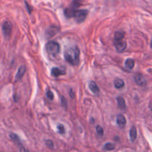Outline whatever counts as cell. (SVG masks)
Segmentation results:
<instances>
[{"instance_id":"6da1fadb","label":"cell","mask_w":152,"mask_h":152,"mask_svg":"<svg viewBox=\"0 0 152 152\" xmlns=\"http://www.w3.org/2000/svg\"><path fill=\"white\" fill-rule=\"evenodd\" d=\"M80 54V49L77 46H74V47L70 48H68L65 50V58L68 63L74 65H77L79 62Z\"/></svg>"},{"instance_id":"7a4b0ae2","label":"cell","mask_w":152,"mask_h":152,"mask_svg":"<svg viewBox=\"0 0 152 152\" xmlns=\"http://www.w3.org/2000/svg\"><path fill=\"white\" fill-rule=\"evenodd\" d=\"M46 50L50 56H55L60 51V45L56 42L50 41L46 45Z\"/></svg>"},{"instance_id":"3957f363","label":"cell","mask_w":152,"mask_h":152,"mask_svg":"<svg viewBox=\"0 0 152 152\" xmlns=\"http://www.w3.org/2000/svg\"><path fill=\"white\" fill-rule=\"evenodd\" d=\"M88 13V12L87 10H75L74 17L75 18L76 21H77V22H82L86 19Z\"/></svg>"},{"instance_id":"277c9868","label":"cell","mask_w":152,"mask_h":152,"mask_svg":"<svg viewBox=\"0 0 152 152\" xmlns=\"http://www.w3.org/2000/svg\"><path fill=\"white\" fill-rule=\"evenodd\" d=\"M3 34L6 37H8L10 35L12 31V24L10 22H5L2 25Z\"/></svg>"},{"instance_id":"5b68a950","label":"cell","mask_w":152,"mask_h":152,"mask_svg":"<svg viewBox=\"0 0 152 152\" xmlns=\"http://www.w3.org/2000/svg\"><path fill=\"white\" fill-rule=\"evenodd\" d=\"M134 82L136 83L137 85L140 86H145L146 85V81H145V79L143 76L141 74H137L134 77Z\"/></svg>"},{"instance_id":"8992f818","label":"cell","mask_w":152,"mask_h":152,"mask_svg":"<svg viewBox=\"0 0 152 152\" xmlns=\"http://www.w3.org/2000/svg\"><path fill=\"white\" fill-rule=\"evenodd\" d=\"M59 31V27L57 26H50L48 29L46 31V36H47L48 38H51L53 36L56 35Z\"/></svg>"},{"instance_id":"52a82bcc","label":"cell","mask_w":152,"mask_h":152,"mask_svg":"<svg viewBox=\"0 0 152 152\" xmlns=\"http://www.w3.org/2000/svg\"><path fill=\"white\" fill-rule=\"evenodd\" d=\"M117 123L119 127H120L121 129H123L126 125V119L125 117V116L123 115V114H119L117 116Z\"/></svg>"},{"instance_id":"ba28073f","label":"cell","mask_w":152,"mask_h":152,"mask_svg":"<svg viewBox=\"0 0 152 152\" xmlns=\"http://www.w3.org/2000/svg\"><path fill=\"white\" fill-rule=\"evenodd\" d=\"M126 48H127V43L125 41L118 42L116 44V50H117V52H120V53L124 51L126 49Z\"/></svg>"},{"instance_id":"9c48e42d","label":"cell","mask_w":152,"mask_h":152,"mask_svg":"<svg viewBox=\"0 0 152 152\" xmlns=\"http://www.w3.org/2000/svg\"><path fill=\"white\" fill-rule=\"evenodd\" d=\"M25 71H26V68H25V65H22V66L19 67L16 75V80L17 81H19V80H20L22 78L24 74H25Z\"/></svg>"},{"instance_id":"30bf717a","label":"cell","mask_w":152,"mask_h":152,"mask_svg":"<svg viewBox=\"0 0 152 152\" xmlns=\"http://www.w3.org/2000/svg\"><path fill=\"white\" fill-rule=\"evenodd\" d=\"M65 74V70H62L59 68H53L51 70V74L54 77H58L61 75H63Z\"/></svg>"},{"instance_id":"8fae6325","label":"cell","mask_w":152,"mask_h":152,"mask_svg":"<svg viewBox=\"0 0 152 152\" xmlns=\"http://www.w3.org/2000/svg\"><path fill=\"white\" fill-rule=\"evenodd\" d=\"M89 88H90V90L94 94H99V87H98L97 85H96V83H95V82L94 81L90 82V83H89Z\"/></svg>"},{"instance_id":"7c38bea8","label":"cell","mask_w":152,"mask_h":152,"mask_svg":"<svg viewBox=\"0 0 152 152\" xmlns=\"http://www.w3.org/2000/svg\"><path fill=\"white\" fill-rule=\"evenodd\" d=\"M125 86V83L123 80L121 79H117L114 81V86H115L116 88L117 89H120L123 88Z\"/></svg>"},{"instance_id":"4fadbf2b","label":"cell","mask_w":152,"mask_h":152,"mask_svg":"<svg viewBox=\"0 0 152 152\" xmlns=\"http://www.w3.org/2000/svg\"><path fill=\"white\" fill-rule=\"evenodd\" d=\"M117 103H118L119 107L122 109H125L126 108V101L125 99H123L122 96H118L117 98Z\"/></svg>"},{"instance_id":"5bb4252c","label":"cell","mask_w":152,"mask_h":152,"mask_svg":"<svg viewBox=\"0 0 152 152\" xmlns=\"http://www.w3.org/2000/svg\"><path fill=\"white\" fill-rule=\"evenodd\" d=\"M137 129L134 127V126H133V127H132L130 130V139L132 142H134V141L136 140L137 136Z\"/></svg>"},{"instance_id":"9a60e30c","label":"cell","mask_w":152,"mask_h":152,"mask_svg":"<svg viewBox=\"0 0 152 152\" xmlns=\"http://www.w3.org/2000/svg\"><path fill=\"white\" fill-rule=\"evenodd\" d=\"M134 60L132 59H126V62H125V66L128 68V69H132L134 67Z\"/></svg>"},{"instance_id":"2e32d148","label":"cell","mask_w":152,"mask_h":152,"mask_svg":"<svg viewBox=\"0 0 152 152\" xmlns=\"http://www.w3.org/2000/svg\"><path fill=\"white\" fill-rule=\"evenodd\" d=\"M74 12H75V10H73V9H69V8L65 9V16H66L67 18L74 17Z\"/></svg>"},{"instance_id":"e0dca14e","label":"cell","mask_w":152,"mask_h":152,"mask_svg":"<svg viewBox=\"0 0 152 152\" xmlns=\"http://www.w3.org/2000/svg\"><path fill=\"white\" fill-rule=\"evenodd\" d=\"M125 36V33L123 31H117L115 33V35H114V38H115V40L117 41H120L122 39H123Z\"/></svg>"},{"instance_id":"ac0fdd59","label":"cell","mask_w":152,"mask_h":152,"mask_svg":"<svg viewBox=\"0 0 152 152\" xmlns=\"http://www.w3.org/2000/svg\"><path fill=\"white\" fill-rule=\"evenodd\" d=\"M10 137L11 138L12 140L14 141L16 144H20V140H19V137H18V135H16V134H13V133H10Z\"/></svg>"},{"instance_id":"d6986e66","label":"cell","mask_w":152,"mask_h":152,"mask_svg":"<svg viewBox=\"0 0 152 152\" xmlns=\"http://www.w3.org/2000/svg\"><path fill=\"white\" fill-rule=\"evenodd\" d=\"M115 145L113 143H111V142H108L104 146V149H105L106 151H112V150L115 149Z\"/></svg>"},{"instance_id":"ffe728a7","label":"cell","mask_w":152,"mask_h":152,"mask_svg":"<svg viewBox=\"0 0 152 152\" xmlns=\"http://www.w3.org/2000/svg\"><path fill=\"white\" fill-rule=\"evenodd\" d=\"M82 1L83 0H73L72 1V6L74 7H78L81 4Z\"/></svg>"},{"instance_id":"44dd1931","label":"cell","mask_w":152,"mask_h":152,"mask_svg":"<svg viewBox=\"0 0 152 152\" xmlns=\"http://www.w3.org/2000/svg\"><path fill=\"white\" fill-rule=\"evenodd\" d=\"M45 144L49 148H51V149H53V141L50 140H46Z\"/></svg>"},{"instance_id":"7402d4cb","label":"cell","mask_w":152,"mask_h":152,"mask_svg":"<svg viewBox=\"0 0 152 152\" xmlns=\"http://www.w3.org/2000/svg\"><path fill=\"white\" fill-rule=\"evenodd\" d=\"M57 129H58V131H59V132L60 134H64L65 133V127H64L63 125L62 124H59L57 126Z\"/></svg>"},{"instance_id":"603a6c76","label":"cell","mask_w":152,"mask_h":152,"mask_svg":"<svg viewBox=\"0 0 152 152\" xmlns=\"http://www.w3.org/2000/svg\"><path fill=\"white\" fill-rule=\"evenodd\" d=\"M96 132H97V134L99 135H100V136H102L104 134V132H103V129H102V127L99 126H96Z\"/></svg>"},{"instance_id":"cb8c5ba5","label":"cell","mask_w":152,"mask_h":152,"mask_svg":"<svg viewBox=\"0 0 152 152\" xmlns=\"http://www.w3.org/2000/svg\"><path fill=\"white\" fill-rule=\"evenodd\" d=\"M47 96L50 99H53V94L50 90H48L47 91Z\"/></svg>"},{"instance_id":"d4e9b609","label":"cell","mask_w":152,"mask_h":152,"mask_svg":"<svg viewBox=\"0 0 152 152\" xmlns=\"http://www.w3.org/2000/svg\"><path fill=\"white\" fill-rule=\"evenodd\" d=\"M69 95H70V96L72 98V99H74V91H73V89H70Z\"/></svg>"},{"instance_id":"484cf974","label":"cell","mask_w":152,"mask_h":152,"mask_svg":"<svg viewBox=\"0 0 152 152\" xmlns=\"http://www.w3.org/2000/svg\"><path fill=\"white\" fill-rule=\"evenodd\" d=\"M62 103L63 105H66L67 104L66 99H65V98L63 97V96H62Z\"/></svg>"},{"instance_id":"4316f807","label":"cell","mask_w":152,"mask_h":152,"mask_svg":"<svg viewBox=\"0 0 152 152\" xmlns=\"http://www.w3.org/2000/svg\"><path fill=\"white\" fill-rule=\"evenodd\" d=\"M151 48H152V39H151Z\"/></svg>"}]
</instances>
